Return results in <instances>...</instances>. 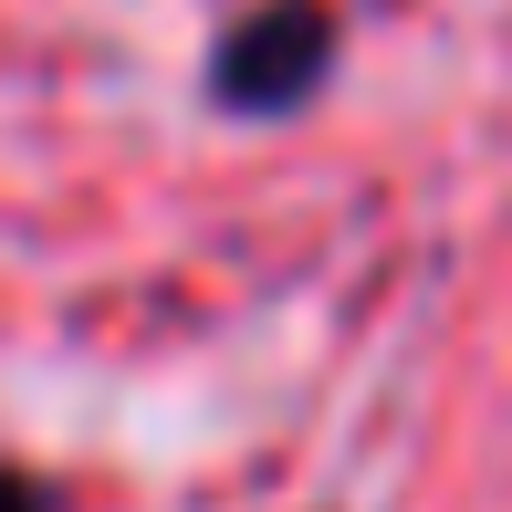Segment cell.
<instances>
[{"label": "cell", "mask_w": 512, "mask_h": 512, "mask_svg": "<svg viewBox=\"0 0 512 512\" xmlns=\"http://www.w3.org/2000/svg\"><path fill=\"white\" fill-rule=\"evenodd\" d=\"M0 512H53V492H42L32 471H11V460H0Z\"/></svg>", "instance_id": "7a4b0ae2"}, {"label": "cell", "mask_w": 512, "mask_h": 512, "mask_svg": "<svg viewBox=\"0 0 512 512\" xmlns=\"http://www.w3.org/2000/svg\"><path fill=\"white\" fill-rule=\"evenodd\" d=\"M324 74H335V11L324 0H262L209 53V95L230 115H293Z\"/></svg>", "instance_id": "6da1fadb"}]
</instances>
